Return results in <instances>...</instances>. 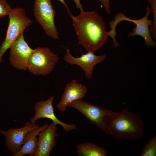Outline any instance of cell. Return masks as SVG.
I'll return each mask as SVG.
<instances>
[{
    "label": "cell",
    "instance_id": "cell-3",
    "mask_svg": "<svg viewBox=\"0 0 156 156\" xmlns=\"http://www.w3.org/2000/svg\"><path fill=\"white\" fill-rule=\"evenodd\" d=\"M9 21L5 38L0 47V63L5 52L10 48L25 29L32 24V20L27 16L24 9L21 7L12 8L8 15Z\"/></svg>",
    "mask_w": 156,
    "mask_h": 156
},
{
    "label": "cell",
    "instance_id": "cell-17",
    "mask_svg": "<svg viewBox=\"0 0 156 156\" xmlns=\"http://www.w3.org/2000/svg\"><path fill=\"white\" fill-rule=\"evenodd\" d=\"M151 8L153 16V20L149 26V31L151 37L156 39V0H146Z\"/></svg>",
    "mask_w": 156,
    "mask_h": 156
},
{
    "label": "cell",
    "instance_id": "cell-10",
    "mask_svg": "<svg viewBox=\"0 0 156 156\" xmlns=\"http://www.w3.org/2000/svg\"><path fill=\"white\" fill-rule=\"evenodd\" d=\"M54 99V96H52L45 101L36 102L34 108L35 114L31 118L30 122L35 123L40 118H47L51 120L56 125H59L62 126L66 132L76 130L77 128L76 125L66 124L60 121L56 117L54 112L52 104Z\"/></svg>",
    "mask_w": 156,
    "mask_h": 156
},
{
    "label": "cell",
    "instance_id": "cell-6",
    "mask_svg": "<svg viewBox=\"0 0 156 156\" xmlns=\"http://www.w3.org/2000/svg\"><path fill=\"white\" fill-rule=\"evenodd\" d=\"M68 107L77 109L91 124L98 126L106 134L111 135L107 126V121L112 111L89 103L82 99L71 102L68 104Z\"/></svg>",
    "mask_w": 156,
    "mask_h": 156
},
{
    "label": "cell",
    "instance_id": "cell-14",
    "mask_svg": "<svg viewBox=\"0 0 156 156\" xmlns=\"http://www.w3.org/2000/svg\"><path fill=\"white\" fill-rule=\"evenodd\" d=\"M49 124L46 123L41 127L33 129L28 131L24 138L23 144L20 150L12 156H23L29 155L34 156L37 149L39 133L47 127Z\"/></svg>",
    "mask_w": 156,
    "mask_h": 156
},
{
    "label": "cell",
    "instance_id": "cell-4",
    "mask_svg": "<svg viewBox=\"0 0 156 156\" xmlns=\"http://www.w3.org/2000/svg\"><path fill=\"white\" fill-rule=\"evenodd\" d=\"M151 12L148 5L146 8L145 15L142 18L138 20L132 19L127 17L121 12L117 13L114 17V20H112L109 23L110 30L108 31V36L112 40L115 39L116 34V27L117 24L123 21L131 22L135 24L136 26L127 34L129 37H133L135 35L142 37L144 40L145 44L148 46L155 47L156 42L152 39L150 34L149 27L152 23V21L148 19V16Z\"/></svg>",
    "mask_w": 156,
    "mask_h": 156
},
{
    "label": "cell",
    "instance_id": "cell-5",
    "mask_svg": "<svg viewBox=\"0 0 156 156\" xmlns=\"http://www.w3.org/2000/svg\"><path fill=\"white\" fill-rule=\"evenodd\" d=\"M59 59L49 48L38 47L30 56L27 69L34 75L46 76L53 70Z\"/></svg>",
    "mask_w": 156,
    "mask_h": 156
},
{
    "label": "cell",
    "instance_id": "cell-18",
    "mask_svg": "<svg viewBox=\"0 0 156 156\" xmlns=\"http://www.w3.org/2000/svg\"><path fill=\"white\" fill-rule=\"evenodd\" d=\"M12 9L6 0H0V18H4L8 15Z\"/></svg>",
    "mask_w": 156,
    "mask_h": 156
},
{
    "label": "cell",
    "instance_id": "cell-19",
    "mask_svg": "<svg viewBox=\"0 0 156 156\" xmlns=\"http://www.w3.org/2000/svg\"><path fill=\"white\" fill-rule=\"evenodd\" d=\"M99 1L103 6L107 14H109L111 12L109 0H99Z\"/></svg>",
    "mask_w": 156,
    "mask_h": 156
},
{
    "label": "cell",
    "instance_id": "cell-1",
    "mask_svg": "<svg viewBox=\"0 0 156 156\" xmlns=\"http://www.w3.org/2000/svg\"><path fill=\"white\" fill-rule=\"evenodd\" d=\"M79 44L87 51L94 53L107 42L109 36L103 17L95 11L81 12L70 16Z\"/></svg>",
    "mask_w": 156,
    "mask_h": 156
},
{
    "label": "cell",
    "instance_id": "cell-13",
    "mask_svg": "<svg viewBox=\"0 0 156 156\" xmlns=\"http://www.w3.org/2000/svg\"><path fill=\"white\" fill-rule=\"evenodd\" d=\"M87 88L85 86L73 79L67 83L61 96V100L57 106L61 112H65L69 103L78 99H82L86 96Z\"/></svg>",
    "mask_w": 156,
    "mask_h": 156
},
{
    "label": "cell",
    "instance_id": "cell-16",
    "mask_svg": "<svg viewBox=\"0 0 156 156\" xmlns=\"http://www.w3.org/2000/svg\"><path fill=\"white\" fill-rule=\"evenodd\" d=\"M140 156H156V135L152 137L145 143Z\"/></svg>",
    "mask_w": 156,
    "mask_h": 156
},
{
    "label": "cell",
    "instance_id": "cell-8",
    "mask_svg": "<svg viewBox=\"0 0 156 156\" xmlns=\"http://www.w3.org/2000/svg\"><path fill=\"white\" fill-rule=\"evenodd\" d=\"M106 58L105 54L96 55L94 53L90 51L82 54L79 57H75L71 54L69 49L66 48L63 59L68 64L76 65L80 66L84 71L86 77L90 79L92 77L95 66L104 61Z\"/></svg>",
    "mask_w": 156,
    "mask_h": 156
},
{
    "label": "cell",
    "instance_id": "cell-15",
    "mask_svg": "<svg viewBox=\"0 0 156 156\" xmlns=\"http://www.w3.org/2000/svg\"><path fill=\"white\" fill-rule=\"evenodd\" d=\"M76 147L78 156H105L107 153L105 148L88 142L78 144Z\"/></svg>",
    "mask_w": 156,
    "mask_h": 156
},
{
    "label": "cell",
    "instance_id": "cell-21",
    "mask_svg": "<svg viewBox=\"0 0 156 156\" xmlns=\"http://www.w3.org/2000/svg\"><path fill=\"white\" fill-rule=\"evenodd\" d=\"M60 1L65 6L66 8L68 13V14H69L70 16L72 14L70 12L69 9V8H68V5L65 2L64 0H57Z\"/></svg>",
    "mask_w": 156,
    "mask_h": 156
},
{
    "label": "cell",
    "instance_id": "cell-9",
    "mask_svg": "<svg viewBox=\"0 0 156 156\" xmlns=\"http://www.w3.org/2000/svg\"><path fill=\"white\" fill-rule=\"evenodd\" d=\"M23 33L18 38L10 48L9 61L13 67L25 70L27 69L29 59L34 49L25 40Z\"/></svg>",
    "mask_w": 156,
    "mask_h": 156
},
{
    "label": "cell",
    "instance_id": "cell-12",
    "mask_svg": "<svg viewBox=\"0 0 156 156\" xmlns=\"http://www.w3.org/2000/svg\"><path fill=\"white\" fill-rule=\"evenodd\" d=\"M57 125L52 121L38 134L37 149L34 156H49L56 145L58 136Z\"/></svg>",
    "mask_w": 156,
    "mask_h": 156
},
{
    "label": "cell",
    "instance_id": "cell-20",
    "mask_svg": "<svg viewBox=\"0 0 156 156\" xmlns=\"http://www.w3.org/2000/svg\"><path fill=\"white\" fill-rule=\"evenodd\" d=\"M75 2L76 8L80 10L81 12L83 11V8L80 0H73Z\"/></svg>",
    "mask_w": 156,
    "mask_h": 156
},
{
    "label": "cell",
    "instance_id": "cell-7",
    "mask_svg": "<svg viewBox=\"0 0 156 156\" xmlns=\"http://www.w3.org/2000/svg\"><path fill=\"white\" fill-rule=\"evenodd\" d=\"M34 14L36 19L49 37L59 39L58 32L54 23L55 11L51 0H35Z\"/></svg>",
    "mask_w": 156,
    "mask_h": 156
},
{
    "label": "cell",
    "instance_id": "cell-2",
    "mask_svg": "<svg viewBox=\"0 0 156 156\" xmlns=\"http://www.w3.org/2000/svg\"><path fill=\"white\" fill-rule=\"evenodd\" d=\"M111 134L118 140H140L144 138L145 124L139 114L127 108L112 111L107 121Z\"/></svg>",
    "mask_w": 156,
    "mask_h": 156
},
{
    "label": "cell",
    "instance_id": "cell-11",
    "mask_svg": "<svg viewBox=\"0 0 156 156\" xmlns=\"http://www.w3.org/2000/svg\"><path fill=\"white\" fill-rule=\"evenodd\" d=\"M40 127L38 124L28 121L23 127L10 128L6 130L0 129V133L5 137V146L13 155L21 149L26 133L30 130Z\"/></svg>",
    "mask_w": 156,
    "mask_h": 156
}]
</instances>
